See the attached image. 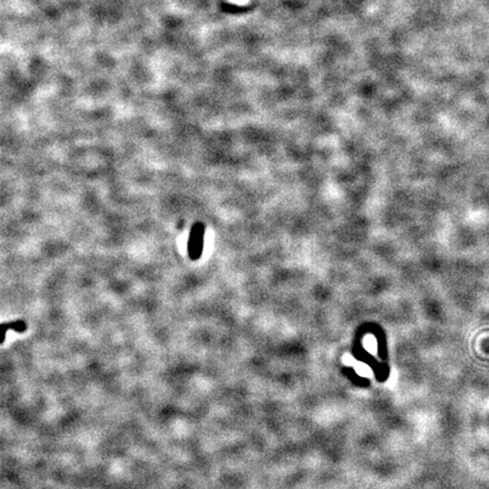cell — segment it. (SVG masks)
I'll return each instance as SVG.
<instances>
[{
    "mask_svg": "<svg viewBox=\"0 0 489 489\" xmlns=\"http://www.w3.org/2000/svg\"><path fill=\"white\" fill-rule=\"evenodd\" d=\"M228 1L231 2V3H235V5L244 6V5H247V3L249 2V0H228Z\"/></svg>",
    "mask_w": 489,
    "mask_h": 489,
    "instance_id": "cell-1",
    "label": "cell"
}]
</instances>
